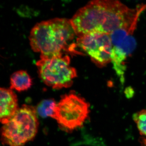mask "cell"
Instances as JSON below:
<instances>
[{
	"mask_svg": "<svg viewBox=\"0 0 146 146\" xmlns=\"http://www.w3.org/2000/svg\"><path fill=\"white\" fill-rule=\"evenodd\" d=\"M136 46L133 35L127 36L119 44L112 48L111 62L118 76L123 79L126 69L125 61Z\"/></svg>",
	"mask_w": 146,
	"mask_h": 146,
	"instance_id": "7",
	"label": "cell"
},
{
	"mask_svg": "<svg viewBox=\"0 0 146 146\" xmlns=\"http://www.w3.org/2000/svg\"><path fill=\"white\" fill-rule=\"evenodd\" d=\"M90 104L73 93L64 95L56 104L53 119L62 129L72 131L81 127L88 117Z\"/></svg>",
	"mask_w": 146,
	"mask_h": 146,
	"instance_id": "5",
	"label": "cell"
},
{
	"mask_svg": "<svg viewBox=\"0 0 146 146\" xmlns=\"http://www.w3.org/2000/svg\"><path fill=\"white\" fill-rule=\"evenodd\" d=\"M36 109L24 105L1 129L3 143L9 146H23L36 136L39 122Z\"/></svg>",
	"mask_w": 146,
	"mask_h": 146,
	"instance_id": "3",
	"label": "cell"
},
{
	"mask_svg": "<svg viewBox=\"0 0 146 146\" xmlns=\"http://www.w3.org/2000/svg\"><path fill=\"white\" fill-rule=\"evenodd\" d=\"M56 103L52 99L42 101L36 108V113L43 118L50 117L53 118Z\"/></svg>",
	"mask_w": 146,
	"mask_h": 146,
	"instance_id": "10",
	"label": "cell"
},
{
	"mask_svg": "<svg viewBox=\"0 0 146 146\" xmlns=\"http://www.w3.org/2000/svg\"><path fill=\"white\" fill-rule=\"evenodd\" d=\"M0 120L3 125L10 119L19 109L17 96L12 89L1 88Z\"/></svg>",
	"mask_w": 146,
	"mask_h": 146,
	"instance_id": "8",
	"label": "cell"
},
{
	"mask_svg": "<svg viewBox=\"0 0 146 146\" xmlns=\"http://www.w3.org/2000/svg\"><path fill=\"white\" fill-rule=\"evenodd\" d=\"M76 42L98 67H104L111 62L113 46L109 34L89 33L78 37Z\"/></svg>",
	"mask_w": 146,
	"mask_h": 146,
	"instance_id": "6",
	"label": "cell"
},
{
	"mask_svg": "<svg viewBox=\"0 0 146 146\" xmlns=\"http://www.w3.org/2000/svg\"><path fill=\"white\" fill-rule=\"evenodd\" d=\"M76 35L70 20L53 18L35 25L30 34V44L40 57L62 55L64 51L77 53L74 50L75 45L70 44Z\"/></svg>",
	"mask_w": 146,
	"mask_h": 146,
	"instance_id": "2",
	"label": "cell"
},
{
	"mask_svg": "<svg viewBox=\"0 0 146 146\" xmlns=\"http://www.w3.org/2000/svg\"><path fill=\"white\" fill-rule=\"evenodd\" d=\"M36 66L42 81L54 89L70 87L77 77L76 71L71 66L69 56L40 57Z\"/></svg>",
	"mask_w": 146,
	"mask_h": 146,
	"instance_id": "4",
	"label": "cell"
},
{
	"mask_svg": "<svg viewBox=\"0 0 146 146\" xmlns=\"http://www.w3.org/2000/svg\"><path fill=\"white\" fill-rule=\"evenodd\" d=\"M133 119L140 134L146 137V110H143L134 114Z\"/></svg>",
	"mask_w": 146,
	"mask_h": 146,
	"instance_id": "11",
	"label": "cell"
},
{
	"mask_svg": "<svg viewBox=\"0 0 146 146\" xmlns=\"http://www.w3.org/2000/svg\"><path fill=\"white\" fill-rule=\"evenodd\" d=\"M123 18L122 3L96 0L78 9L70 21L76 35L79 37L93 33L110 34L121 26Z\"/></svg>",
	"mask_w": 146,
	"mask_h": 146,
	"instance_id": "1",
	"label": "cell"
},
{
	"mask_svg": "<svg viewBox=\"0 0 146 146\" xmlns=\"http://www.w3.org/2000/svg\"><path fill=\"white\" fill-rule=\"evenodd\" d=\"M32 85V80L26 71H16L11 76V89L21 92L27 90Z\"/></svg>",
	"mask_w": 146,
	"mask_h": 146,
	"instance_id": "9",
	"label": "cell"
}]
</instances>
